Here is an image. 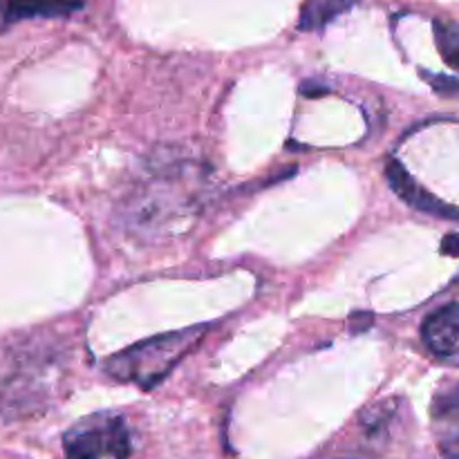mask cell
I'll return each instance as SVG.
<instances>
[{"label":"cell","instance_id":"cell-1","mask_svg":"<svg viewBox=\"0 0 459 459\" xmlns=\"http://www.w3.org/2000/svg\"><path fill=\"white\" fill-rule=\"evenodd\" d=\"M202 332H204V327H193V330L157 336L146 343L134 345V348L112 357L106 363V370L115 379L130 381V384L151 390L195 348Z\"/></svg>","mask_w":459,"mask_h":459},{"label":"cell","instance_id":"cell-2","mask_svg":"<svg viewBox=\"0 0 459 459\" xmlns=\"http://www.w3.org/2000/svg\"><path fill=\"white\" fill-rule=\"evenodd\" d=\"M130 433L112 412H97L72 426L63 437L65 459H128Z\"/></svg>","mask_w":459,"mask_h":459},{"label":"cell","instance_id":"cell-3","mask_svg":"<svg viewBox=\"0 0 459 459\" xmlns=\"http://www.w3.org/2000/svg\"><path fill=\"white\" fill-rule=\"evenodd\" d=\"M424 341L433 354L459 363V303L430 314L424 323Z\"/></svg>","mask_w":459,"mask_h":459},{"label":"cell","instance_id":"cell-4","mask_svg":"<svg viewBox=\"0 0 459 459\" xmlns=\"http://www.w3.org/2000/svg\"><path fill=\"white\" fill-rule=\"evenodd\" d=\"M83 9V0H0V16L7 22L27 18H65Z\"/></svg>","mask_w":459,"mask_h":459},{"label":"cell","instance_id":"cell-5","mask_svg":"<svg viewBox=\"0 0 459 459\" xmlns=\"http://www.w3.org/2000/svg\"><path fill=\"white\" fill-rule=\"evenodd\" d=\"M359 4V0H305L300 7L299 30L314 31L330 25L336 16Z\"/></svg>","mask_w":459,"mask_h":459},{"label":"cell","instance_id":"cell-6","mask_svg":"<svg viewBox=\"0 0 459 459\" xmlns=\"http://www.w3.org/2000/svg\"><path fill=\"white\" fill-rule=\"evenodd\" d=\"M388 178H390V184L394 186V191H397L403 200L411 202L412 206H417V209L421 211H435V213L439 215H448L446 206L439 204V202L433 200L429 193L421 191V188L412 182L411 175H408L402 166L394 164V161L388 166Z\"/></svg>","mask_w":459,"mask_h":459},{"label":"cell","instance_id":"cell-7","mask_svg":"<svg viewBox=\"0 0 459 459\" xmlns=\"http://www.w3.org/2000/svg\"><path fill=\"white\" fill-rule=\"evenodd\" d=\"M433 31L435 43H437V49L444 61H446V65L459 70V22L437 18L433 22Z\"/></svg>","mask_w":459,"mask_h":459},{"label":"cell","instance_id":"cell-8","mask_svg":"<svg viewBox=\"0 0 459 459\" xmlns=\"http://www.w3.org/2000/svg\"><path fill=\"white\" fill-rule=\"evenodd\" d=\"M433 415L444 424L459 426V384L448 393L439 394L433 406Z\"/></svg>","mask_w":459,"mask_h":459},{"label":"cell","instance_id":"cell-9","mask_svg":"<svg viewBox=\"0 0 459 459\" xmlns=\"http://www.w3.org/2000/svg\"><path fill=\"white\" fill-rule=\"evenodd\" d=\"M429 79L439 92H457L459 90V79H451V76H429Z\"/></svg>","mask_w":459,"mask_h":459},{"label":"cell","instance_id":"cell-10","mask_svg":"<svg viewBox=\"0 0 459 459\" xmlns=\"http://www.w3.org/2000/svg\"><path fill=\"white\" fill-rule=\"evenodd\" d=\"M442 455L444 459H459V435L442 442Z\"/></svg>","mask_w":459,"mask_h":459},{"label":"cell","instance_id":"cell-11","mask_svg":"<svg viewBox=\"0 0 459 459\" xmlns=\"http://www.w3.org/2000/svg\"><path fill=\"white\" fill-rule=\"evenodd\" d=\"M451 247H455L453 254H459V238H446V240H444V251H448Z\"/></svg>","mask_w":459,"mask_h":459}]
</instances>
